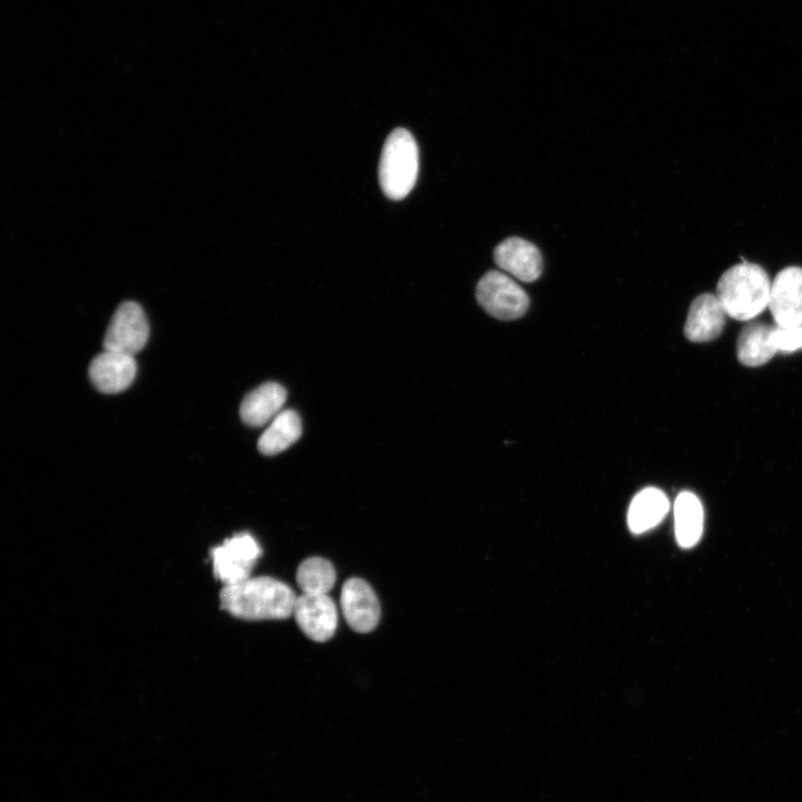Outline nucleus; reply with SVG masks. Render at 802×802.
I'll list each match as a JSON object with an SVG mask.
<instances>
[{
    "label": "nucleus",
    "instance_id": "nucleus-12",
    "mask_svg": "<svg viewBox=\"0 0 802 802\" xmlns=\"http://www.w3.org/2000/svg\"><path fill=\"white\" fill-rule=\"evenodd\" d=\"M726 315L716 295L711 293L698 295L688 310L684 326L685 336L692 342L716 339L724 329Z\"/></svg>",
    "mask_w": 802,
    "mask_h": 802
},
{
    "label": "nucleus",
    "instance_id": "nucleus-16",
    "mask_svg": "<svg viewBox=\"0 0 802 802\" xmlns=\"http://www.w3.org/2000/svg\"><path fill=\"white\" fill-rule=\"evenodd\" d=\"M704 511L696 495L682 491L674 502V528L682 548L695 546L703 532Z\"/></svg>",
    "mask_w": 802,
    "mask_h": 802
},
{
    "label": "nucleus",
    "instance_id": "nucleus-13",
    "mask_svg": "<svg viewBox=\"0 0 802 802\" xmlns=\"http://www.w3.org/2000/svg\"><path fill=\"white\" fill-rule=\"evenodd\" d=\"M286 400L285 389L275 382H267L251 391L243 400L239 414L252 427H261L275 418Z\"/></svg>",
    "mask_w": 802,
    "mask_h": 802
},
{
    "label": "nucleus",
    "instance_id": "nucleus-18",
    "mask_svg": "<svg viewBox=\"0 0 802 802\" xmlns=\"http://www.w3.org/2000/svg\"><path fill=\"white\" fill-rule=\"evenodd\" d=\"M335 579L333 565L322 557L303 560L296 570V583L302 594H327L333 588Z\"/></svg>",
    "mask_w": 802,
    "mask_h": 802
},
{
    "label": "nucleus",
    "instance_id": "nucleus-14",
    "mask_svg": "<svg viewBox=\"0 0 802 802\" xmlns=\"http://www.w3.org/2000/svg\"><path fill=\"white\" fill-rule=\"evenodd\" d=\"M669 509L667 496L658 488L640 490L632 500L627 524L632 532L643 534L657 526Z\"/></svg>",
    "mask_w": 802,
    "mask_h": 802
},
{
    "label": "nucleus",
    "instance_id": "nucleus-1",
    "mask_svg": "<svg viewBox=\"0 0 802 802\" xmlns=\"http://www.w3.org/2000/svg\"><path fill=\"white\" fill-rule=\"evenodd\" d=\"M296 597L283 581L261 576L224 586L219 602L225 612L241 619H284L293 615Z\"/></svg>",
    "mask_w": 802,
    "mask_h": 802
},
{
    "label": "nucleus",
    "instance_id": "nucleus-7",
    "mask_svg": "<svg viewBox=\"0 0 802 802\" xmlns=\"http://www.w3.org/2000/svg\"><path fill=\"white\" fill-rule=\"evenodd\" d=\"M767 307L779 327L802 325V267L780 271L771 284Z\"/></svg>",
    "mask_w": 802,
    "mask_h": 802
},
{
    "label": "nucleus",
    "instance_id": "nucleus-11",
    "mask_svg": "<svg viewBox=\"0 0 802 802\" xmlns=\"http://www.w3.org/2000/svg\"><path fill=\"white\" fill-rule=\"evenodd\" d=\"M136 375L134 355L105 350L96 355L89 365L92 384L104 393L126 390Z\"/></svg>",
    "mask_w": 802,
    "mask_h": 802
},
{
    "label": "nucleus",
    "instance_id": "nucleus-17",
    "mask_svg": "<svg viewBox=\"0 0 802 802\" xmlns=\"http://www.w3.org/2000/svg\"><path fill=\"white\" fill-rule=\"evenodd\" d=\"M302 433L299 414L293 410L280 412L262 433L257 448L264 454H276L293 444Z\"/></svg>",
    "mask_w": 802,
    "mask_h": 802
},
{
    "label": "nucleus",
    "instance_id": "nucleus-5",
    "mask_svg": "<svg viewBox=\"0 0 802 802\" xmlns=\"http://www.w3.org/2000/svg\"><path fill=\"white\" fill-rule=\"evenodd\" d=\"M262 549L248 532H239L212 549L213 571L224 586L239 583L248 577Z\"/></svg>",
    "mask_w": 802,
    "mask_h": 802
},
{
    "label": "nucleus",
    "instance_id": "nucleus-3",
    "mask_svg": "<svg viewBox=\"0 0 802 802\" xmlns=\"http://www.w3.org/2000/svg\"><path fill=\"white\" fill-rule=\"evenodd\" d=\"M419 172V150L407 129L397 128L385 139L379 164V182L384 195L404 198L413 188Z\"/></svg>",
    "mask_w": 802,
    "mask_h": 802
},
{
    "label": "nucleus",
    "instance_id": "nucleus-6",
    "mask_svg": "<svg viewBox=\"0 0 802 802\" xmlns=\"http://www.w3.org/2000/svg\"><path fill=\"white\" fill-rule=\"evenodd\" d=\"M148 335V322L143 309L135 302H124L110 320L104 348L134 355L144 348Z\"/></svg>",
    "mask_w": 802,
    "mask_h": 802
},
{
    "label": "nucleus",
    "instance_id": "nucleus-2",
    "mask_svg": "<svg viewBox=\"0 0 802 802\" xmlns=\"http://www.w3.org/2000/svg\"><path fill=\"white\" fill-rule=\"evenodd\" d=\"M770 291L766 272L760 265L744 261L722 274L716 296L728 316L749 321L769 305Z\"/></svg>",
    "mask_w": 802,
    "mask_h": 802
},
{
    "label": "nucleus",
    "instance_id": "nucleus-19",
    "mask_svg": "<svg viewBox=\"0 0 802 802\" xmlns=\"http://www.w3.org/2000/svg\"><path fill=\"white\" fill-rule=\"evenodd\" d=\"M772 339L780 352L798 351L802 349V325L789 329L775 326Z\"/></svg>",
    "mask_w": 802,
    "mask_h": 802
},
{
    "label": "nucleus",
    "instance_id": "nucleus-10",
    "mask_svg": "<svg viewBox=\"0 0 802 802\" xmlns=\"http://www.w3.org/2000/svg\"><path fill=\"white\" fill-rule=\"evenodd\" d=\"M493 260L498 267L522 282H534L542 272L539 250L520 237L502 241L493 251Z\"/></svg>",
    "mask_w": 802,
    "mask_h": 802
},
{
    "label": "nucleus",
    "instance_id": "nucleus-4",
    "mask_svg": "<svg viewBox=\"0 0 802 802\" xmlns=\"http://www.w3.org/2000/svg\"><path fill=\"white\" fill-rule=\"evenodd\" d=\"M476 297L488 314L499 320L518 319L529 305L525 290L499 271H489L479 280Z\"/></svg>",
    "mask_w": 802,
    "mask_h": 802
},
{
    "label": "nucleus",
    "instance_id": "nucleus-9",
    "mask_svg": "<svg viewBox=\"0 0 802 802\" xmlns=\"http://www.w3.org/2000/svg\"><path fill=\"white\" fill-rule=\"evenodd\" d=\"M340 603L343 616L353 630L369 633L379 624V599L363 579H348L342 586Z\"/></svg>",
    "mask_w": 802,
    "mask_h": 802
},
{
    "label": "nucleus",
    "instance_id": "nucleus-15",
    "mask_svg": "<svg viewBox=\"0 0 802 802\" xmlns=\"http://www.w3.org/2000/svg\"><path fill=\"white\" fill-rule=\"evenodd\" d=\"M774 327L760 322H752L743 327L736 344L737 359L742 364L760 366L779 352L772 339Z\"/></svg>",
    "mask_w": 802,
    "mask_h": 802
},
{
    "label": "nucleus",
    "instance_id": "nucleus-8",
    "mask_svg": "<svg viewBox=\"0 0 802 802\" xmlns=\"http://www.w3.org/2000/svg\"><path fill=\"white\" fill-rule=\"evenodd\" d=\"M293 616L301 630L315 642L330 639L336 630L338 609L327 594L297 596Z\"/></svg>",
    "mask_w": 802,
    "mask_h": 802
}]
</instances>
